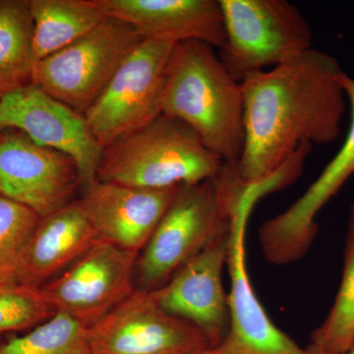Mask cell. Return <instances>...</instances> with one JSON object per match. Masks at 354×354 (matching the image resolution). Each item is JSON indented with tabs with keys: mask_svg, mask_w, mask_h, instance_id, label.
I'll use <instances>...</instances> for the list:
<instances>
[{
	"mask_svg": "<svg viewBox=\"0 0 354 354\" xmlns=\"http://www.w3.org/2000/svg\"><path fill=\"white\" fill-rule=\"evenodd\" d=\"M18 130L35 143L75 160L82 188L97 179L102 149L85 116L35 84L0 99V131Z\"/></svg>",
	"mask_w": 354,
	"mask_h": 354,
	"instance_id": "cell-13",
	"label": "cell"
},
{
	"mask_svg": "<svg viewBox=\"0 0 354 354\" xmlns=\"http://www.w3.org/2000/svg\"><path fill=\"white\" fill-rule=\"evenodd\" d=\"M82 187L75 160L24 133L0 131V195L44 218L72 203Z\"/></svg>",
	"mask_w": 354,
	"mask_h": 354,
	"instance_id": "cell-10",
	"label": "cell"
},
{
	"mask_svg": "<svg viewBox=\"0 0 354 354\" xmlns=\"http://www.w3.org/2000/svg\"><path fill=\"white\" fill-rule=\"evenodd\" d=\"M35 66L29 0H0V99L31 85Z\"/></svg>",
	"mask_w": 354,
	"mask_h": 354,
	"instance_id": "cell-19",
	"label": "cell"
},
{
	"mask_svg": "<svg viewBox=\"0 0 354 354\" xmlns=\"http://www.w3.org/2000/svg\"><path fill=\"white\" fill-rule=\"evenodd\" d=\"M190 354H225L223 351H221L218 346L216 348H209L207 349H204V351H197V353H190Z\"/></svg>",
	"mask_w": 354,
	"mask_h": 354,
	"instance_id": "cell-24",
	"label": "cell"
},
{
	"mask_svg": "<svg viewBox=\"0 0 354 354\" xmlns=\"http://www.w3.org/2000/svg\"><path fill=\"white\" fill-rule=\"evenodd\" d=\"M144 39L127 23L106 16L82 38L37 62L32 84L84 115Z\"/></svg>",
	"mask_w": 354,
	"mask_h": 354,
	"instance_id": "cell-6",
	"label": "cell"
},
{
	"mask_svg": "<svg viewBox=\"0 0 354 354\" xmlns=\"http://www.w3.org/2000/svg\"><path fill=\"white\" fill-rule=\"evenodd\" d=\"M39 216L0 195V286L18 283L21 266Z\"/></svg>",
	"mask_w": 354,
	"mask_h": 354,
	"instance_id": "cell-22",
	"label": "cell"
},
{
	"mask_svg": "<svg viewBox=\"0 0 354 354\" xmlns=\"http://www.w3.org/2000/svg\"><path fill=\"white\" fill-rule=\"evenodd\" d=\"M354 346V203L349 208L344 274L325 321L312 333L307 354H342Z\"/></svg>",
	"mask_w": 354,
	"mask_h": 354,
	"instance_id": "cell-20",
	"label": "cell"
},
{
	"mask_svg": "<svg viewBox=\"0 0 354 354\" xmlns=\"http://www.w3.org/2000/svg\"><path fill=\"white\" fill-rule=\"evenodd\" d=\"M174 44L144 39L84 114L102 150L162 115L167 64Z\"/></svg>",
	"mask_w": 354,
	"mask_h": 354,
	"instance_id": "cell-7",
	"label": "cell"
},
{
	"mask_svg": "<svg viewBox=\"0 0 354 354\" xmlns=\"http://www.w3.org/2000/svg\"><path fill=\"white\" fill-rule=\"evenodd\" d=\"M264 195L262 187L252 186L232 221L227 262L230 277V326L218 348L225 354H306L304 348L272 322L258 300L247 272V221L255 203Z\"/></svg>",
	"mask_w": 354,
	"mask_h": 354,
	"instance_id": "cell-14",
	"label": "cell"
},
{
	"mask_svg": "<svg viewBox=\"0 0 354 354\" xmlns=\"http://www.w3.org/2000/svg\"><path fill=\"white\" fill-rule=\"evenodd\" d=\"M339 62L309 48L242 80L244 147L237 162L249 185L277 174L305 145L339 138L346 111Z\"/></svg>",
	"mask_w": 354,
	"mask_h": 354,
	"instance_id": "cell-1",
	"label": "cell"
},
{
	"mask_svg": "<svg viewBox=\"0 0 354 354\" xmlns=\"http://www.w3.org/2000/svg\"><path fill=\"white\" fill-rule=\"evenodd\" d=\"M232 221L221 227L201 252L165 285L151 291L165 312L201 330L211 348L220 346L230 332V304L223 271L227 262Z\"/></svg>",
	"mask_w": 354,
	"mask_h": 354,
	"instance_id": "cell-11",
	"label": "cell"
},
{
	"mask_svg": "<svg viewBox=\"0 0 354 354\" xmlns=\"http://www.w3.org/2000/svg\"><path fill=\"white\" fill-rule=\"evenodd\" d=\"M57 313L41 288L0 286V334L36 327Z\"/></svg>",
	"mask_w": 354,
	"mask_h": 354,
	"instance_id": "cell-23",
	"label": "cell"
},
{
	"mask_svg": "<svg viewBox=\"0 0 354 354\" xmlns=\"http://www.w3.org/2000/svg\"><path fill=\"white\" fill-rule=\"evenodd\" d=\"M138 256L100 237L73 264L41 288L57 312L88 327L136 290Z\"/></svg>",
	"mask_w": 354,
	"mask_h": 354,
	"instance_id": "cell-9",
	"label": "cell"
},
{
	"mask_svg": "<svg viewBox=\"0 0 354 354\" xmlns=\"http://www.w3.org/2000/svg\"><path fill=\"white\" fill-rule=\"evenodd\" d=\"M342 354H354V346L353 348L349 349L348 351H346V353H342Z\"/></svg>",
	"mask_w": 354,
	"mask_h": 354,
	"instance_id": "cell-25",
	"label": "cell"
},
{
	"mask_svg": "<svg viewBox=\"0 0 354 354\" xmlns=\"http://www.w3.org/2000/svg\"><path fill=\"white\" fill-rule=\"evenodd\" d=\"M104 15L134 28L145 39L172 44L200 41L221 50L225 44L220 0H93Z\"/></svg>",
	"mask_w": 354,
	"mask_h": 354,
	"instance_id": "cell-16",
	"label": "cell"
},
{
	"mask_svg": "<svg viewBox=\"0 0 354 354\" xmlns=\"http://www.w3.org/2000/svg\"><path fill=\"white\" fill-rule=\"evenodd\" d=\"M92 354H190L211 348L201 330L136 290L87 327Z\"/></svg>",
	"mask_w": 354,
	"mask_h": 354,
	"instance_id": "cell-8",
	"label": "cell"
},
{
	"mask_svg": "<svg viewBox=\"0 0 354 354\" xmlns=\"http://www.w3.org/2000/svg\"><path fill=\"white\" fill-rule=\"evenodd\" d=\"M0 354H92L87 326L57 312L22 337L0 344Z\"/></svg>",
	"mask_w": 354,
	"mask_h": 354,
	"instance_id": "cell-21",
	"label": "cell"
},
{
	"mask_svg": "<svg viewBox=\"0 0 354 354\" xmlns=\"http://www.w3.org/2000/svg\"><path fill=\"white\" fill-rule=\"evenodd\" d=\"M37 62L82 38L106 17L93 0H29Z\"/></svg>",
	"mask_w": 354,
	"mask_h": 354,
	"instance_id": "cell-18",
	"label": "cell"
},
{
	"mask_svg": "<svg viewBox=\"0 0 354 354\" xmlns=\"http://www.w3.org/2000/svg\"><path fill=\"white\" fill-rule=\"evenodd\" d=\"M178 188L145 189L95 179L78 202L99 237L140 254Z\"/></svg>",
	"mask_w": 354,
	"mask_h": 354,
	"instance_id": "cell-15",
	"label": "cell"
},
{
	"mask_svg": "<svg viewBox=\"0 0 354 354\" xmlns=\"http://www.w3.org/2000/svg\"><path fill=\"white\" fill-rule=\"evenodd\" d=\"M225 44L218 57L239 83L312 48L313 32L286 0H220Z\"/></svg>",
	"mask_w": 354,
	"mask_h": 354,
	"instance_id": "cell-5",
	"label": "cell"
},
{
	"mask_svg": "<svg viewBox=\"0 0 354 354\" xmlns=\"http://www.w3.org/2000/svg\"><path fill=\"white\" fill-rule=\"evenodd\" d=\"M162 113L189 125L225 162H239L244 147L241 84L230 75L213 46L200 41L174 44Z\"/></svg>",
	"mask_w": 354,
	"mask_h": 354,
	"instance_id": "cell-2",
	"label": "cell"
},
{
	"mask_svg": "<svg viewBox=\"0 0 354 354\" xmlns=\"http://www.w3.org/2000/svg\"><path fill=\"white\" fill-rule=\"evenodd\" d=\"M342 85L351 106V125L341 149L290 208L259 228L263 255L272 264H290L304 257L318 234L319 212L354 174V78L344 72Z\"/></svg>",
	"mask_w": 354,
	"mask_h": 354,
	"instance_id": "cell-12",
	"label": "cell"
},
{
	"mask_svg": "<svg viewBox=\"0 0 354 354\" xmlns=\"http://www.w3.org/2000/svg\"><path fill=\"white\" fill-rule=\"evenodd\" d=\"M99 239L78 201L39 218L26 249L18 283L41 288Z\"/></svg>",
	"mask_w": 354,
	"mask_h": 354,
	"instance_id": "cell-17",
	"label": "cell"
},
{
	"mask_svg": "<svg viewBox=\"0 0 354 354\" xmlns=\"http://www.w3.org/2000/svg\"><path fill=\"white\" fill-rule=\"evenodd\" d=\"M225 164L189 125L162 113L102 150L97 179L169 189L215 178Z\"/></svg>",
	"mask_w": 354,
	"mask_h": 354,
	"instance_id": "cell-4",
	"label": "cell"
},
{
	"mask_svg": "<svg viewBox=\"0 0 354 354\" xmlns=\"http://www.w3.org/2000/svg\"><path fill=\"white\" fill-rule=\"evenodd\" d=\"M252 185L242 180L237 164L225 162L213 179L181 186L135 267L136 290L162 288L234 220Z\"/></svg>",
	"mask_w": 354,
	"mask_h": 354,
	"instance_id": "cell-3",
	"label": "cell"
}]
</instances>
